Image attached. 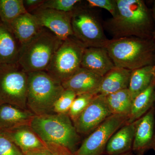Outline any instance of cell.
<instances>
[{"mask_svg": "<svg viewBox=\"0 0 155 155\" xmlns=\"http://www.w3.org/2000/svg\"><path fill=\"white\" fill-rule=\"evenodd\" d=\"M139 155H142V154H140Z\"/></svg>", "mask_w": 155, "mask_h": 155, "instance_id": "obj_35", "label": "cell"}, {"mask_svg": "<svg viewBox=\"0 0 155 155\" xmlns=\"http://www.w3.org/2000/svg\"><path fill=\"white\" fill-rule=\"evenodd\" d=\"M155 131V110L153 107L137 121L132 149L141 153L151 149Z\"/></svg>", "mask_w": 155, "mask_h": 155, "instance_id": "obj_12", "label": "cell"}, {"mask_svg": "<svg viewBox=\"0 0 155 155\" xmlns=\"http://www.w3.org/2000/svg\"><path fill=\"white\" fill-rule=\"evenodd\" d=\"M85 5L89 7L105 9L111 14L112 17L116 16L117 12L116 0H87Z\"/></svg>", "mask_w": 155, "mask_h": 155, "instance_id": "obj_29", "label": "cell"}, {"mask_svg": "<svg viewBox=\"0 0 155 155\" xmlns=\"http://www.w3.org/2000/svg\"><path fill=\"white\" fill-rule=\"evenodd\" d=\"M45 148L30 152L24 155H74L69 150L56 146L47 145Z\"/></svg>", "mask_w": 155, "mask_h": 155, "instance_id": "obj_30", "label": "cell"}, {"mask_svg": "<svg viewBox=\"0 0 155 155\" xmlns=\"http://www.w3.org/2000/svg\"><path fill=\"white\" fill-rule=\"evenodd\" d=\"M81 66L102 77L115 67L106 48L96 47L85 49Z\"/></svg>", "mask_w": 155, "mask_h": 155, "instance_id": "obj_15", "label": "cell"}, {"mask_svg": "<svg viewBox=\"0 0 155 155\" xmlns=\"http://www.w3.org/2000/svg\"><path fill=\"white\" fill-rule=\"evenodd\" d=\"M10 28L20 45L30 40L42 28L33 14L26 13L16 18Z\"/></svg>", "mask_w": 155, "mask_h": 155, "instance_id": "obj_20", "label": "cell"}, {"mask_svg": "<svg viewBox=\"0 0 155 155\" xmlns=\"http://www.w3.org/2000/svg\"><path fill=\"white\" fill-rule=\"evenodd\" d=\"M116 16L103 23L112 39L134 37L152 39L154 22L152 11L142 0H116Z\"/></svg>", "mask_w": 155, "mask_h": 155, "instance_id": "obj_1", "label": "cell"}, {"mask_svg": "<svg viewBox=\"0 0 155 155\" xmlns=\"http://www.w3.org/2000/svg\"><path fill=\"white\" fill-rule=\"evenodd\" d=\"M31 14L35 17L41 27L50 31L63 41L74 36L71 24L72 12L40 8Z\"/></svg>", "mask_w": 155, "mask_h": 155, "instance_id": "obj_11", "label": "cell"}, {"mask_svg": "<svg viewBox=\"0 0 155 155\" xmlns=\"http://www.w3.org/2000/svg\"><path fill=\"white\" fill-rule=\"evenodd\" d=\"M27 74V109L36 116L54 114V104L65 90L62 84L46 71Z\"/></svg>", "mask_w": 155, "mask_h": 155, "instance_id": "obj_5", "label": "cell"}, {"mask_svg": "<svg viewBox=\"0 0 155 155\" xmlns=\"http://www.w3.org/2000/svg\"><path fill=\"white\" fill-rule=\"evenodd\" d=\"M20 47L11 28L0 20V65L18 64Z\"/></svg>", "mask_w": 155, "mask_h": 155, "instance_id": "obj_19", "label": "cell"}, {"mask_svg": "<svg viewBox=\"0 0 155 155\" xmlns=\"http://www.w3.org/2000/svg\"><path fill=\"white\" fill-rule=\"evenodd\" d=\"M63 41L42 28L30 40L20 45L18 64L25 72L46 71Z\"/></svg>", "mask_w": 155, "mask_h": 155, "instance_id": "obj_4", "label": "cell"}, {"mask_svg": "<svg viewBox=\"0 0 155 155\" xmlns=\"http://www.w3.org/2000/svg\"><path fill=\"white\" fill-rule=\"evenodd\" d=\"M81 2L79 0H45L40 8L52 9L69 13L74 11Z\"/></svg>", "mask_w": 155, "mask_h": 155, "instance_id": "obj_27", "label": "cell"}, {"mask_svg": "<svg viewBox=\"0 0 155 155\" xmlns=\"http://www.w3.org/2000/svg\"><path fill=\"white\" fill-rule=\"evenodd\" d=\"M105 97L106 103L112 115L129 117L133 99L128 88Z\"/></svg>", "mask_w": 155, "mask_h": 155, "instance_id": "obj_23", "label": "cell"}, {"mask_svg": "<svg viewBox=\"0 0 155 155\" xmlns=\"http://www.w3.org/2000/svg\"><path fill=\"white\" fill-rule=\"evenodd\" d=\"M132 71L115 67L103 76L97 95L106 96L128 88Z\"/></svg>", "mask_w": 155, "mask_h": 155, "instance_id": "obj_17", "label": "cell"}, {"mask_svg": "<svg viewBox=\"0 0 155 155\" xmlns=\"http://www.w3.org/2000/svg\"><path fill=\"white\" fill-rule=\"evenodd\" d=\"M23 2L26 11L31 14L41 8L45 0H23Z\"/></svg>", "mask_w": 155, "mask_h": 155, "instance_id": "obj_31", "label": "cell"}, {"mask_svg": "<svg viewBox=\"0 0 155 155\" xmlns=\"http://www.w3.org/2000/svg\"><path fill=\"white\" fill-rule=\"evenodd\" d=\"M137 121L126 123L112 136L105 148L108 154L119 155L129 152L133 145Z\"/></svg>", "mask_w": 155, "mask_h": 155, "instance_id": "obj_18", "label": "cell"}, {"mask_svg": "<svg viewBox=\"0 0 155 155\" xmlns=\"http://www.w3.org/2000/svg\"><path fill=\"white\" fill-rule=\"evenodd\" d=\"M0 131H1V130H0Z\"/></svg>", "mask_w": 155, "mask_h": 155, "instance_id": "obj_36", "label": "cell"}, {"mask_svg": "<svg viewBox=\"0 0 155 155\" xmlns=\"http://www.w3.org/2000/svg\"><path fill=\"white\" fill-rule=\"evenodd\" d=\"M29 125L46 145L62 147L72 153L78 149L80 136L68 114L35 115Z\"/></svg>", "mask_w": 155, "mask_h": 155, "instance_id": "obj_3", "label": "cell"}, {"mask_svg": "<svg viewBox=\"0 0 155 155\" xmlns=\"http://www.w3.org/2000/svg\"><path fill=\"white\" fill-rule=\"evenodd\" d=\"M26 13L23 0H0V20L9 27L16 18Z\"/></svg>", "mask_w": 155, "mask_h": 155, "instance_id": "obj_24", "label": "cell"}, {"mask_svg": "<svg viewBox=\"0 0 155 155\" xmlns=\"http://www.w3.org/2000/svg\"><path fill=\"white\" fill-rule=\"evenodd\" d=\"M102 76L81 67L75 74L62 83L64 89L72 90L77 95L87 93L97 95Z\"/></svg>", "mask_w": 155, "mask_h": 155, "instance_id": "obj_13", "label": "cell"}, {"mask_svg": "<svg viewBox=\"0 0 155 155\" xmlns=\"http://www.w3.org/2000/svg\"><path fill=\"white\" fill-rule=\"evenodd\" d=\"M86 47L74 36L63 41L55 53L46 72L62 84L81 67L82 57Z\"/></svg>", "mask_w": 155, "mask_h": 155, "instance_id": "obj_7", "label": "cell"}, {"mask_svg": "<svg viewBox=\"0 0 155 155\" xmlns=\"http://www.w3.org/2000/svg\"><path fill=\"white\" fill-rule=\"evenodd\" d=\"M111 115L106 103L105 97L96 95L73 123L79 134H88Z\"/></svg>", "mask_w": 155, "mask_h": 155, "instance_id": "obj_10", "label": "cell"}, {"mask_svg": "<svg viewBox=\"0 0 155 155\" xmlns=\"http://www.w3.org/2000/svg\"><path fill=\"white\" fill-rule=\"evenodd\" d=\"M155 102V79L145 90L134 99L127 123L135 122L153 107Z\"/></svg>", "mask_w": 155, "mask_h": 155, "instance_id": "obj_21", "label": "cell"}, {"mask_svg": "<svg viewBox=\"0 0 155 155\" xmlns=\"http://www.w3.org/2000/svg\"><path fill=\"white\" fill-rule=\"evenodd\" d=\"M28 74L18 64L0 65V104L27 109Z\"/></svg>", "mask_w": 155, "mask_h": 155, "instance_id": "obj_8", "label": "cell"}, {"mask_svg": "<svg viewBox=\"0 0 155 155\" xmlns=\"http://www.w3.org/2000/svg\"><path fill=\"white\" fill-rule=\"evenodd\" d=\"M96 94L87 93L77 95L72 103L68 114L72 122L84 110Z\"/></svg>", "mask_w": 155, "mask_h": 155, "instance_id": "obj_25", "label": "cell"}, {"mask_svg": "<svg viewBox=\"0 0 155 155\" xmlns=\"http://www.w3.org/2000/svg\"><path fill=\"white\" fill-rule=\"evenodd\" d=\"M128 119V116L111 115L85 138L73 154L101 155L112 136L127 123Z\"/></svg>", "mask_w": 155, "mask_h": 155, "instance_id": "obj_9", "label": "cell"}, {"mask_svg": "<svg viewBox=\"0 0 155 155\" xmlns=\"http://www.w3.org/2000/svg\"><path fill=\"white\" fill-rule=\"evenodd\" d=\"M82 2L72 12L73 35L87 48H105L109 39L98 15L94 8L82 5Z\"/></svg>", "mask_w": 155, "mask_h": 155, "instance_id": "obj_6", "label": "cell"}, {"mask_svg": "<svg viewBox=\"0 0 155 155\" xmlns=\"http://www.w3.org/2000/svg\"><path fill=\"white\" fill-rule=\"evenodd\" d=\"M105 48L115 67L133 71L155 65L153 39L134 37L109 39Z\"/></svg>", "mask_w": 155, "mask_h": 155, "instance_id": "obj_2", "label": "cell"}, {"mask_svg": "<svg viewBox=\"0 0 155 155\" xmlns=\"http://www.w3.org/2000/svg\"><path fill=\"white\" fill-rule=\"evenodd\" d=\"M0 155H24L13 142L0 131Z\"/></svg>", "mask_w": 155, "mask_h": 155, "instance_id": "obj_28", "label": "cell"}, {"mask_svg": "<svg viewBox=\"0 0 155 155\" xmlns=\"http://www.w3.org/2000/svg\"><path fill=\"white\" fill-rule=\"evenodd\" d=\"M152 13L153 19L154 22V32L153 39L155 41V1H154L153 2Z\"/></svg>", "mask_w": 155, "mask_h": 155, "instance_id": "obj_32", "label": "cell"}, {"mask_svg": "<svg viewBox=\"0 0 155 155\" xmlns=\"http://www.w3.org/2000/svg\"><path fill=\"white\" fill-rule=\"evenodd\" d=\"M151 149H153V150L155 151V131L154 136L151 148Z\"/></svg>", "mask_w": 155, "mask_h": 155, "instance_id": "obj_33", "label": "cell"}, {"mask_svg": "<svg viewBox=\"0 0 155 155\" xmlns=\"http://www.w3.org/2000/svg\"><path fill=\"white\" fill-rule=\"evenodd\" d=\"M35 116L28 109L0 104V130L6 131L22 125H29Z\"/></svg>", "mask_w": 155, "mask_h": 155, "instance_id": "obj_16", "label": "cell"}, {"mask_svg": "<svg viewBox=\"0 0 155 155\" xmlns=\"http://www.w3.org/2000/svg\"><path fill=\"white\" fill-rule=\"evenodd\" d=\"M119 155H132V154L130 152H128Z\"/></svg>", "mask_w": 155, "mask_h": 155, "instance_id": "obj_34", "label": "cell"}, {"mask_svg": "<svg viewBox=\"0 0 155 155\" xmlns=\"http://www.w3.org/2000/svg\"><path fill=\"white\" fill-rule=\"evenodd\" d=\"M2 132L15 143L24 155L47 147L29 125H22Z\"/></svg>", "mask_w": 155, "mask_h": 155, "instance_id": "obj_14", "label": "cell"}, {"mask_svg": "<svg viewBox=\"0 0 155 155\" xmlns=\"http://www.w3.org/2000/svg\"><path fill=\"white\" fill-rule=\"evenodd\" d=\"M77 95L72 90L65 89L56 101L53 107L54 114H68Z\"/></svg>", "mask_w": 155, "mask_h": 155, "instance_id": "obj_26", "label": "cell"}, {"mask_svg": "<svg viewBox=\"0 0 155 155\" xmlns=\"http://www.w3.org/2000/svg\"><path fill=\"white\" fill-rule=\"evenodd\" d=\"M155 79V65L146 66L132 71L128 89L133 100L145 90Z\"/></svg>", "mask_w": 155, "mask_h": 155, "instance_id": "obj_22", "label": "cell"}]
</instances>
